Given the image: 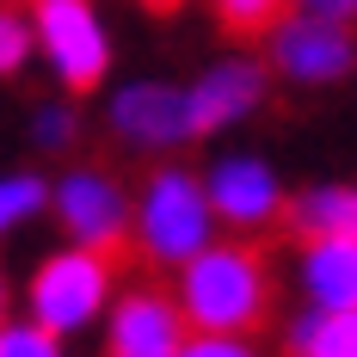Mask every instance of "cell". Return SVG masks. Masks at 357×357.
Returning <instances> with one entry per match:
<instances>
[{
    "instance_id": "1",
    "label": "cell",
    "mask_w": 357,
    "mask_h": 357,
    "mask_svg": "<svg viewBox=\"0 0 357 357\" xmlns=\"http://www.w3.org/2000/svg\"><path fill=\"white\" fill-rule=\"evenodd\" d=\"M173 302L191 333H259L271 314L265 252L241 241H210L173 271Z\"/></svg>"
},
{
    "instance_id": "2",
    "label": "cell",
    "mask_w": 357,
    "mask_h": 357,
    "mask_svg": "<svg viewBox=\"0 0 357 357\" xmlns=\"http://www.w3.org/2000/svg\"><path fill=\"white\" fill-rule=\"evenodd\" d=\"M215 204L204 191V173H185L173 160H160L136 191V210H130V241L154 271H178L197 247L215 241Z\"/></svg>"
},
{
    "instance_id": "3",
    "label": "cell",
    "mask_w": 357,
    "mask_h": 357,
    "mask_svg": "<svg viewBox=\"0 0 357 357\" xmlns=\"http://www.w3.org/2000/svg\"><path fill=\"white\" fill-rule=\"evenodd\" d=\"M111 296H117V252L68 241L50 259H37V271L25 278V314L43 321L56 339H80L105 321Z\"/></svg>"
},
{
    "instance_id": "4",
    "label": "cell",
    "mask_w": 357,
    "mask_h": 357,
    "mask_svg": "<svg viewBox=\"0 0 357 357\" xmlns=\"http://www.w3.org/2000/svg\"><path fill=\"white\" fill-rule=\"evenodd\" d=\"M31 43L37 62L56 74L62 93H93L111 74V25L93 0H31Z\"/></svg>"
},
{
    "instance_id": "5",
    "label": "cell",
    "mask_w": 357,
    "mask_h": 357,
    "mask_svg": "<svg viewBox=\"0 0 357 357\" xmlns=\"http://www.w3.org/2000/svg\"><path fill=\"white\" fill-rule=\"evenodd\" d=\"M130 210H136V191H123V178L111 173V167L80 160L62 178H50V215H56L62 241L117 252L130 241Z\"/></svg>"
},
{
    "instance_id": "6",
    "label": "cell",
    "mask_w": 357,
    "mask_h": 357,
    "mask_svg": "<svg viewBox=\"0 0 357 357\" xmlns=\"http://www.w3.org/2000/svg\"><path fill=\"white\" fill-rule=\"evenodd\" d=\"M265 62L271 74H284L289 86H339L357 68V37L339 19H314V13H296L284 6L271 25H265Z\"/></svg>"
},
{
    "instance_id": "7",
    "label": "cell",
    "mask_w": 357,
    "mask_h": 357,
    "mask_svg": "<svg viewBox=\"0 0 357 357\" xmlns=\"http://www.w3.org/2000/svg\"><path fill=\"white\" fill-rule=\"evenodd\" d=\"M105 130H111V142H123L130 154H173V148H185L197 136L185 86L154 80V74L123 80L105 99Z\"/></svg>"
},
{
    "instance_id": "8",
    "label": "cell",
    "mask_w": 357,
    "mask_h": 357,
    "mask_svg": "<svg viewBox=\"0 0 357 357\" xmlns=\"http://www.w3.org/2000/svg\"><path fill=\"white\" fill-rule=\"evenodd\" d=\"M204 191H210L215 204V222L228 228V234H265V228H278L284 222V178L278 167L265 160V154H252V148H234V154H215L210 167H204Z\"/></svg>"
},
{
    "instance_id": "9",
    "label": "cell",
    "mask_w": 357,
    "mask_h": 357,
    "mask_svg": "<svg viewBox=\"0 0 357 357\" xmlns=\"http://www.w3.org/2000/svg\"><path fill=\"white\" fill-rule=\"evenodd\" d=\"M99 326H105L111 357H185V339H191L173 289H154V284L117 289Z\"/></svg>"
},
{
    "instance_id": "10",
    "label": "cell",
    "mask_w": 357,
    "mask_h": 357,
    "mask_svg": "<svg viewBox=\"0 0 357 357\" xmlns=\"http://www.w3.org/2000/svg\"><path fill=\"white\" fill-rule=\"evenodd\" d=\"M265 86H271V74H265V62H252V56H222V62H210V68L185 86L197 136H215V130L247 123L252 111L265 105Z\"/></svg>"
},
{
    "instance_id": "11",
    "label": "cell",
    "mask_w": 357,
    "mask_h": 357,
    "mask_svg": "<svg viewBox=\"0 0 357 357\" xmlns=\"http://www.w3.org/2000/svg\"><path fill=\"white\" fill-rule=\"evenodd\" d=\"M296 296L308 308L357 302V234H308L296 252Z\"/></svg>"
},
{
    "instance_id": "12",
    "label": "cell",
    "mask_w": 357,
    "mask_h": 357,
    "mask_svg": "<svg viewBox=\"0 0 357 357\" xmlns=\"http://www.w3.org/2000/svg\"><path fill=\"white\" fill-rule=\"evenodd\" d=\"M284 222L308 241V234H357V185L345 178H326V185H308L284 204Z\"/></svg>"
},
{
    "instance_id": "13",
    "label": "cell",
    "mask_w": 357,
    "mask_h": 357,
    "mask_svg": "<svg viewBox=\"0 0 357 357\" xmlns=\"http://www.w3.org/2000/svg\"><path fill=\"white\" fill-rule=\"evenodd\" d=\"M289 351L296 357H357V302L351 308H308L289 321Z\"/></svg>"
},
{
    "instance_id": "14",
    "label": "cell",
    "mask_w": 357,
    "mask_h": 357,
    "mask_svg": "<svg viewBox=\"0 0 357 357\" xmlns=\"http://www.w3.org/2000/svg\"><path fill=\"white\" fill-rule=\"evenodd\" d=\"M50 210V178L43 173H0V241L19 234L25 222Z\"/></svg>"
},
{
    "instance_id": "15",
    "label": "cell",
    "mask_w": 357,
    "mask_h": 357,
    "mask_svg": "<svg viewBox=\"0 0 357 357\" xmlns=\"http://www.w3.org/2000/svg\"><path fill=\"white\" fill-rule=\"evenodd\" d=\"M74 136H80V111L74 99H43L31 111V148L37 154H68Z\"/></svg>"
},
{
    "instance_id": "16",
    "label": "cell",
    "mask_w": 357,
    "mask_h": 357,
    "mask_svg": "<svg viewBox=\"0 0 357 357\" xmlns=\"http://www.w3.org/2000/svg\"><path fill=\"white\" fill-rule=\"evenodd\" d=\"M0 357H62V339L31 314H19V321L6 314L0 321Z\"/></svg>"
},
{
    "instance_id": "17",
    "label": "cell",
    "mask_w": 357,
    "mask_h": 357,
    "mask_svg": "<svg viewBox=\"0 0 357 357\" xmlns=\"http://www.w3.org/2000/svg\"><path fill=\"white\" fill-rule=\"evenodd\" d=\"M31 56H37V43H31V13L0 6V80H13Z\"/></svg>"
},
{
    "instance_id": "18",
    "label": "cell",
    "mask_w": 357,
    "mask_h": 357,
    "mask_svg": "<svg viewBox=\"0 0 357 357\" xmlns=\"http://www.w3.org/2000/svg\"><path fill=\"white\" fill-rule=\"evenodd\" d=\"M284 6L289 0H215V19H222L228 31H241V37H259Z\"/></svg>"
},
{
    "instance_id": "19",
    "label": "cell",
    "mask_w": 357,
    "mask_h": 357,
    "mask_svg": "<svg viewBox=\"0 0 357 357\" xmlns=\"http://www.w3.org/2000/svg\"><path fill=\"white\" fill-rule=\"evenodd\" d=\"M247 333H191L185 339V357H247Z\"/></svg>"
},
{
    "instance_id": "20",
    "label": "cell",
    "mask_w": 357,
    "mask_h": 357,
    "mask_svg": "<svg viewBox=\"0 0 357 357\" xmlns=\"http://www.w3.org/2000/svg\"><path fill=\"white\" fill-rule=\"evenodd\" d=\"M296 13H314V19H339V25H351L357 19V0H289Z\"/></svg>"
},
{
    "instance_id": "21",
    "label": "cell",
    "mask_w": 357,
    "mask_h": 357,
    "mask_svg": "<svg viewBox=\"0 0 357 357\" xmlns=\"http://www.w3.org/2000/svg\"><path fill=\"white\" fill-rule=\"evenodd\" d=\"M136 6H148V13H178L185 0H136Z\"/></svg>"
},
{
    "instance_id": "22",
    "label": "cell",
    "mask_w": 357,
    "mask_h": 357,
    "mask_svg": "<svg viewBox=\"0 0 357 357\" xmlns=\"http://www.w3.org/2000/svg\"><path fill=\"white\" fill-rule=\"evenodd\" d=\"M6 314H13V284L0 278V321H6Z\"/></svg>"
}]
</instances>
